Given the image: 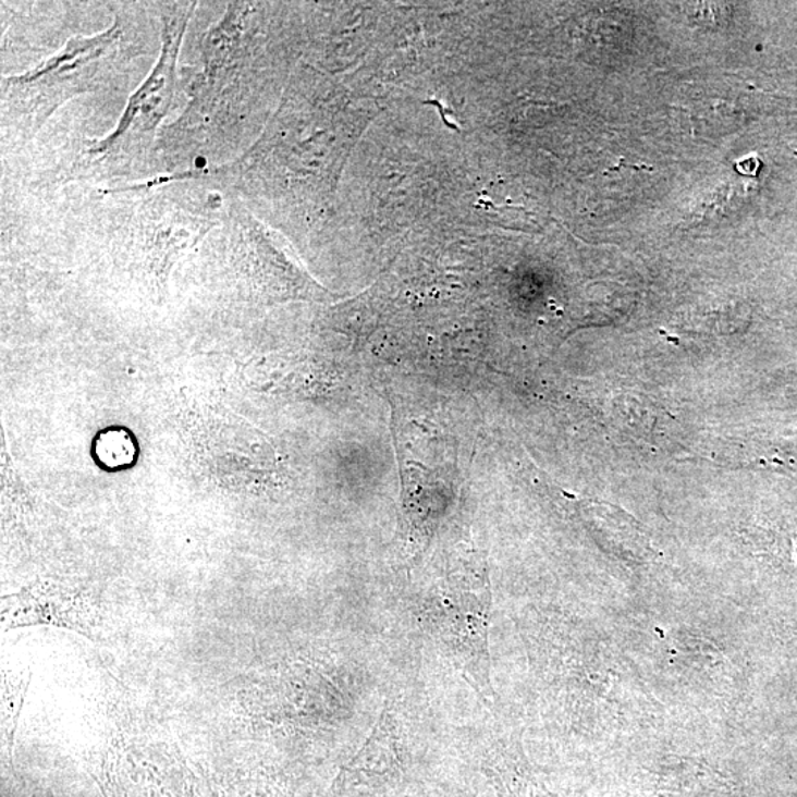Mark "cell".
I'll list each match as a JSON object with an SVG mask.
<instances>
[{
    "mask_svg": "<svg viewBox=\"0 0 797 797\" xmlns=\"http://www.w3.org/2000/svg\"><path fill=\"white\" fill-rule=\"evenodd\" d=\"M163 21V47L159 62L147 81L128 99L126 111L118 127L106 139L89 143L77 161L76 176H115L126 174L133 163L139 161L151 148L157 127L172 108L176 95L177 57L184 39L194 2L161 5Z\"/></svg>",
    "mask_w": 797,
    "mask_h": 797,
    "instance_id": "obj_1",
    "label": "cell"
},
{
    "mask_svg": "<svg viewBox=\"0 0 797 797\" xmlns=\"http://www.w3.org/2000/svg\"><path fill=\"white\" fill-rule=\"evenodd\" d=\"M119 24L101 35L74 37L60 53L21 76L3 82V123L26 135L39 131L45 120L69 98L86 93L98 82L120 51Z\"/></svg>",
    "mask_w": 797,
    "mask_h": 797,
    "instance_id": "obj_2",
    "label": "cell"
},
{
    "mask_svg": "<svg viewBox=\"0 0 797 797\" xmlns=\"http://www.w3.org/2000/svg\"><path fill=\"white\" fill-rule=\"evenodd\" d=\"M419 622L454 662L456 670L485 700L492 699L489 617L491 593L483 584L475 588L445 589L421 610Z\"/></svg>",
    "mask_w": 797,
    "mask_h": 797,
    "instance_id": "obj_3",
    "label": "cell"
},
{
    "mask_svg": "<svg viewBox=\"0 0 797 797\" xmlns=\"http://www.w3.org/2000/svg\"><path fill=\"white\" fill-rule=\"evenodd\" d=\"M404 768L402 724L392 706H388L373 726L371 736L340 772V795L383 796L404 777Z\"/></svg>",
    "mask_w": 797,
    "mask_h": 797,
    "instance_id": "obj_4",
    "label": "cell"
}]
</instances>
